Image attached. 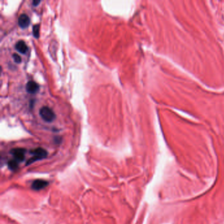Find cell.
I'll return each instance as SVG.
<instances>
[{"label": "cell", "mask_w": 224, "mask_h": 224, "mask_svg": "<svg viewBox=\"0 0 224 224\" xmlns=\"http://www.w3.org/2000/svg\"><path fill=\"white\" fill-rule=\"evenodd\" d=\"M30 154L32 157L27 160V165H30L37 160H42L48 156V152L43 148L38 147L30 150Z\"/></svg>", "instance_id": "1"}, {"label": "cell", "mask_w": 224, "mask_h": 224, "mask_svg": "<svg viewBox=\"0 0 224 224\" xmlns=\"http://www.w3.org/2000/svg\"><path fill=\"white\" fill-rule=\"evenodd\" d=\"M39 113L42 118L47 122H53L56 118L55 112L53 111L52 109L46 106H44L40 108Z\"/></svg>", "instance_id": "2"}, {"label": "cell", "mask_w": 224, "mask_h": 224, "mask_svg": "<svg viewBox=\"0 0 224 224\" xmlns=\"http://www.w3.org/2000/svg\"><path fill=\"white\" fill-rule=\"evenodd\" d=\"M27 150L23 148H15L11 149V154L13 156V160L17 163H20L25 159V154Z\"/></svg>", "instance_id": "3"}, {"label": "cell", "mask_w": 224, "mask_h": 224, "mask_svg": "<svg viewBox=\"0 0 224 224\" xmlns=\"http://www.w3.org/2000/svg\"><path fill=\"white\" fill-rule=\"evenodd\" d=\"M18 24L19 25V27L21 28H22V29L27 28L30 24V19L29 16L27 15H26V14H22V15H20L18 19Z\"/></svg>", "instance_id": "4"}, {"label": "cell", "mask_w": 224, "mask_h": 224, "mask_svg": "<svg viewBox=\"0 0 224 224\" xmlns=\"http://www.w3.org/2000/svg\"><path fill=\"white\" fill-rule=\"evenodd\" d=\"M26 89L28 93L34 94L39 90V85L32 80L28 82L26 86Z\"/></svg>", "instance_id": "5"}, {"label": "cell", "mask_w": 224, "mask_h": 224, "mask_svg": "<svg viewBox=\"0 0 224 224\" xmlns=\"http://www.w3.org/2000/svg\"><path fill=\"white\" fill-rule=\"evenodd\" d=\"M49 185V182L43 180H35L32 184V188L35 191H39L46 187Z\"/></svg>", "instance_id": "6"}, {"label": "cell", "mask_w": 224, "mask_h": 224, "mask_svg": "<svg viewBox=\"0 0 224 224\" xmlns=\"http://www.w3.org/2000/svg\"><path fill=\"white\" fill-rule=\"evenodd\" d=\"M15 49L18 52L22 54H25L28 51V47L25 42L22 40H20L15 45Z\"/></svg>", "instance_id": "7"}, {"label": "cell", "mask_w": 224, "mask_h": 224, "mask_svg": "<svg viewBox=\"0 0 224 224\" xmlns=\"http://www.w3.org/2000/svg\"><path fill=\"white\" fill-rule=\"evenodd\" d=\"M32 32L34 37L38 38L39 36V26L38 25H34V27H33V28H32Z\"/></svg>", "instance_id": "8"}, {"label": "cell", "mask_w": 224, "mask_h": 224, "mask_svg": "<svg viewBox=\"0 0 224 224\" xmlns=\"http://www.w3.org/2000/svg\"><path fill=\"white\" fill-rule=\"evenodd\" d=\"M13 59H14V61H15L16 63H20L21 62V61H22V60H21L20 57L18 55V54H16V53L13 54Z\"/></svg>", "instance_id": "9"}, {"label": "cell", "mask_w": 224, "mask_h": 224, "mask_svg": "<svg viewBox=\"0 0 224 224\" xmlns=\"http://www.w3.org/2000/svg\"><path fill=\"white\" fill-rule=\"evenodd\" d=\"M40 2H41L40 1H37V0H35V1H32V4L34 6H37V5L40 3Z\"/></svg>", "instance_id": "10"}]
</instances>
